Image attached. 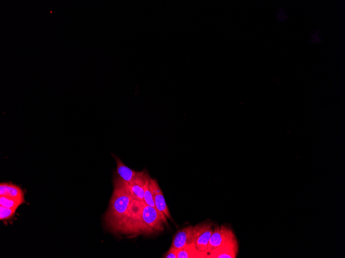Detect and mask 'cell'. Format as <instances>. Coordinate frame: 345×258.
I'll list each match as a JSON object with an SVG mask.
<instances>
[{"mask_svg":"<svg viewBox=\"0 0 345 258\" xmlns=\"http://www.w3.org/2000/svg\"><path fill=\"white\" fill-rule=\"evenodd\" d=\"M165 225L168 221L162 213L135 199L127 217L113 229L151 235L162 232Z\"/></svg>","mask_w":345,"mask_h":258,"instance_id":"obj_1","label":"cell"},{"mask_svg":"<svg viewBox=\"0 0 345 258\" xmlns=\"http://www.w3.org/2000/svg\"><path fill=\"white\" fill-rule=\"evenodd\" d=\"M134 198L127 183L118 175L114 179V191L105 221L113 229L122 222L129 213Z\"/></svg>","mask_w":345,"mask_h":258,"instance_id":"obj_2","label":"cell"},{"mask_svg":"<svg viewBox=\"0 0 345 258\" xmlns=\"http://www.w3.org/2000/svg\"><path fill=\"white\" fill-rule=\"evenodd\" d=\"M239 245L234 233H232L218 248L210 253L207 258H236Z\"/></svg>","mask_w":345,"mask_h":258,"instance_id":"obj_3","label":"cell"},{"mask_svg":"<svg viewBox=\"0 0 345 258\" xmlns=\"http://www.w3.org/2000/svg\"><path fill=\"white\" fill-rule=\"evenodd\" d=\"M213 223L199 224L193 227V242L197 249L201 252L208 249V244L214 232Z\"/></svg>","mask_w":345,"mask_h":258,"instance_id":"obj_4","label":"cell"},{"mask_svg":"<svg viewBox=\"0 0 345 258\" xmlns=\"http://www.w3.org/2000/svg\"><path fill=\"white\" fill-rule=\"evenodd\" d=\"M233 233L230 228L226 226L222 225L220 227L218 225H215L214 232L209 242L208 249L206 251L208 255L222 245Z\"/></svg>","mask_w":345,"mask_h":258,"instance_id":"obj_5","label":"cell"},{"mask_svg":"<svg viewBox=\"0 0 345 258\" xmlns=\"http://www.w3.org/2000/svg\"><path fill=\"white\" fill-rule=\"evenodd\" d=\"M147 174L144 171L138 172L133 181L129 184L127 183L132 196L137 201L144 202V185Z\"/></svg>","mask_w":345,"mask_h":258,"instance_id":"obj_6","label":"cell"},{"mask_svg":"<svg viewBox=\"0 0 345 258\" xmlns=\"http://www.w3.org/2000/svg\"><path fill=\"white\" fill-rule=\"evenodd\" d=\"M151 183L156 209L162 213L167 218L172 220L169 207L166 202H165L163 193L157 182L155 180L151 178Z\"/></svg>","mask_w":345,"mask_h":258,"instance_id":"obj_7","label":"cell"},{"mask_svg":"<svg viewBox=\"0 0 345 258\" xmlns=\"http://www.w3.org/2000/svg\"><path fill=\"white\" fill-rule=\"evenodd\" d=\"M192 244H194L193 227L190 226L181 229L176 233L173 239L172 246L181 249Z\"/></svg>","mask_w":345,"mask_h":258,"instance_id":"obj_8","label":"cell"},{"mask_svg":"<svg viewBox=\"0 0 345 258\" xmlns=\"http://www.w3.org/2000/svg\"><path fill=\"white\" fill-rule=\"evenodd\" d=\"M114 157L116 163L117 173L118 176L128 184L132 182L137 175L138 172L127 167L116 156H114Z\"/></svg>","mask_w":345,"mask_h":258,"instance_id":"obj_9","label":"cell"},{"mask_svg":"<svg viewBox=\"0 0 345 258\" xmlns=\"http://www.w3.org/2000/svg\"><path fill=\"white\" fill-rule=\"evenodd\" d=\"M208 253L199 251L195 244L179 249L177 258H207Z\"/></svg>","mask_w":345,"mask_h":258,"instance_id":"obj_10","label":"cell"},{"mask_svg":"<svg viewBox=\"0 0 345 258\" xmlns=\"http://www.w3.org/2000/svg\"><path fill=\"white\" fill-rule=\"evenodd\" d=\"M0 195L14 198H24V193L18 186L9 183L0 184Z\"/></svg>","mask_w":345,"mask_h":258,"instance_id":"obj_11","label":"cell"},{"mask_svg":"<svg viewBox=\"0 0 345 258\" xmlns=\"http://www.w3.org/2000/svg\"><path fill=\"white\" fill-rule=\"evenodd\" d=\"M144 191V203L148 206L156 208L154 203L152 188H151V178L148 174H147L145 178Z\"/></svg>","mask_w":345,"mask_h":258,"instance_id":"obj_12","label":"cell"},{"mask_svg":"<svg viewBox=\"0 0 345 258\" xmlns=\"http://www.w3.org/2000/svg\"><path fill=\"white\" fill-rule=\"evenodd\" d=\"M24 203V198L11 197L8 196H0V205L9 208H18Z\"/></svg>","mask_w":345,"mask_h":258,"instance_id":"obj_13","label":"cell"},{"mask_svg":"<svg viewBox=\"0 0 345 258\" xmlns=\"http://www.w3.org/2000/svg\"><path fill=\"white\" fill-rule=\"evenodd\" d=\"M17 208H9L0 206V220L7 221L10 219L15 214Z\"/></svg>","mask_w":345,"mask_h":258,"instance_id":"obj_14","label":"cell"},{"mask_svg":"<svg viewBox=\"0 0 345 258\" xmlns=\"http://www.w3.org/2000/svg\"><path fill=\"white\" fill-rule=\"evenodd\" d=\"M179 249L171 246L169 250L165 254L163 258H177Z\"/></svg>","mask_w":345,"mask_h":258,"instance_id":"obj_15","label":"cell"},{"mask_svg":"<svg viewBox=\"0 0 345 258\" xmlns=\"http://www.w3.org/2000/svg\"><path fill=\"white\" fill-rule=\"evenodd\" d=\"M277 17L280 21H285L288 19V15L285 10L283 9L280 8L277 13Z\"/></svg>","mask_w":345,"mask_h":258,"instance_id":"obj_16","label":"cell"},{"mask_svg":"<svg viewBox=\"0 0 345 258\" xmlns=\"http://www.w3.org/2000/svg\"><path fill=\"white\" fill-rule=\"evenodd\" d=\"M320 37L319 35L318 34H313L312 35V37H311V40H312V41L315 42H318L319 40H320Z\"/></svg>","mask_w":345,"mask_h":258,"instance_id":"obj_17","label":"cell"}]
</instances>
